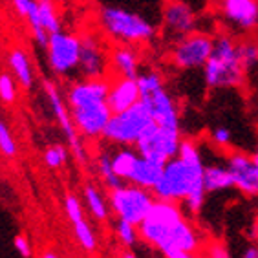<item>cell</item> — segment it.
<instances>
[{
	"label": "cell",
	"instance_id": "b9f144b4",
	"mask_svg": "<svg viewBox=\"0 0 258 258\" xmlns=\"http://www.w3.org/2000/svg\"><path fill=\"white\" fill-rule=\"evenodd\" d=\"M121 258H138V256H136L132 251H126V253H123V256H121Z\"/></svg>",
	"mask_w": 258,
	"mask_h": 258
},
{
	"label": "cell",
	"instance_id": "4fadbf2b",
	"mask_svg": "<svg viewBox=\"0 0 258 258\" xmlns=\"http://www.w3.org/2000/svg\"><path fill=\"white\" fill-rule=\"evenodd\" d=\"M200 28V15L187 0H165L161 8V31L165 39L176 40Z\"/></svg>",
	"mask_w": 258,
	"mask_h": 258
},
{
	"label": "cell",
	"instance_id": "4dcf8cb0",
	"mask_svg": "<svg viewBox=\"0 0 258 258\" xmlns=\"http://www.w3.org/2000/svg\"><path fill=\"white\" fill-rule=\"evenodd\" d=\"M44 163L46 167H50V169H60L62 165L68 161V150H66L64 145H51L48 149L44 150Z\"/></svg>",
	"mask_w": 258,
	"mask_h": 258
},
{
	"label": "cell",
	"instance_id": "74e56055",
	"mask_svg": "<svg viewBox=\"0 0 258 258\" xmlns=\"http://www.w3.org/2000/svg\"><path fill=\"white\" fill-rule=\"evenodd\" d=\"M10 2H11V6H13V10L17 11V15H19L20 19H26L31 0H10Z\"/></svg>",
	"mask_w": 258,
	"mask_h": 258
},
{
	"label": "cell",
	"instance_id": "ac0fdd59",
	"mask_svg": "<svg viewBox=\"0 0 258 258\" xmlns=\"http://www.w3.org/2000/svg\"><path fill=\"white\" fill-rule=\"evenodd\" d=\"M64 211L68 220L74 225V233L77 242L81 243V247L86 251H94L97 247V240L92 231V225L88 224V220L85 218V211H83V204L75 194H66L64 198Z\"/></svg>",
	"mask_w": 258,
	"mask_h": 258
},
{
	"label": "cell",
	"instance_id": "8fae6325",
	"mask_svg": "<svg viewBox=\"0 0 258 258\" xmlns=\"http://www.w3.org/2000/svg\"><path fill=\"white\" fill-rule=\"evenodd\" d=\"M42 90H44L46 99L50 103L51 114H53L55 121H57V124L60 126L62 134H64L66 143H68L70 150H72V156L77 159V163L85 165L86 159H88L86 147H85V143H83L81 134L77 132V128H75L72 114H70L68 103H66V99L62 97V92L59 90L57 83L51 79L42 81Z\"/></svg>",
	"mask_w": 258,
	"mask_h": 258
},
{
	"label": "cell",
	"instance_id": "d6986e66",
	"mask_svg": "<svg viewBox=\"0 0 258 258\" xmlns=\"http://www.w3.org/2000/svg\"><path fill=\"white\" fill-rule=\"evenodd\" d=\"M141 101V92H139L138 79L130 77H110L108 88V106L112 114L123 112V110L134 106Z\"/></svg>",
	"mask_w": 258,
	"mask_h": 258
},
{
	"label": "cell",
	"instance_id": "4316f807",
	"mask_svg": "<svg viewBox=\"0 0 258 258\" xmlns=\"http://www.w3.org/2000/svg\"><path fill=\"white\" fill-rule=\"evenodd\" d=\"M37 6H39L42 26H44V30L48 31V33H55V31L62 30L59 6L55 4L53 0H37Z\"/></svg>",
	"mask_w": 258,
	"mask_h": 258
},
{
	"label": "cell",
	"instance_id": "f35d334b",
	"mask_svg": "<svg viewBox=\"0 0 258 258\" xmlns=\"http://www.w3.org/2000/svg\"><path fill=\"white\" fill-rule=\"evenodd\" d=\"M240 258H258V245H247Z\"/></svg>",
	"mask_w": 258,
	"mask_h": 258
},
{
	"label": "cell",
	"instance_id": "30bf717a",
	"mask_svg": "<svg viewBox=\"0 0 258 258\" xmlns=\"http://www.w3.org/2000/svg\"><path fill=\"white\" fill-rule=\"evenodd\" d=\"M81 77H110V42L103 37L97 28H88L81 31Z\"/></svg>",
	"mask_w": 258,
	"mask_h": 258
},
{
	"label": "cell",
	"instance_id": "1f68e13d",
	"mask_svg": "<svg viewBox=\"0 0 258 258\" xmlns=\"http://www.w3.org/2000/svg\"><path fill=\"white\" fill-rule=\"evenodd\" d=\"M115 234H117V238L121 240V243L126 245V247L136 245V242H138V238H139L138 225L130 224V222H124V220H117V224H115Z\"/></svg>",
	"mask_w": 258,
	"mask_h": 258
},
{
	"label": "cell",
	"instance_id": "cb8c5ba5",
	"mask_svg": "<svg viewBox=\"0 0 258 258\" xmlns=\"http://www.w3.org/2000/svg\"><path fill=\"white\" fill-rule=\"evenodd\" d=\"M238 55L247 74L258 70V39L254 35L238 37Z\"/></svg>",
	"mask_w": 258,
	"mask_h": 258
},
{
	"label": "cell",
	"instance_id": "7c38bea8",
	"mask_svg": "<svg viewBox=\"0 0 258 258\" xmlns=\"http://www.w3.org/2000/svg\"><path fill=\"white\" fill-rule=\"evenodd\" d=\"M216 17L225 31L243 37L258 31V0H214Z\"/></svg>",
	"mask_w": 258,
	"mask_h": 258
},
{
	"label": "cell",
	"instance_id": "5bb4252c",
	"mask_svg": "<svg viewBox=\"0 0 258 258\" xmlns=\"http://www.w3.org/2000/svg\"><path fill=\"white\" fill-rule=\"evenodd\" d=\"M68 108L81 138H103L104 126H106L108 119L112 117V110L108 106V101H94V103L77 104V106H68Z\"/></svg>",
	"mask_w": 258,
	"mask_h": 258
},
{
	"label": "cell",
	"instance_id": "e575fe53",
	"mask_svg": "<svg viewBox=\"0 0 258 258\" xmlns=\"http://www.w3.org/2000/svg\"><path fill=\"white\" fill-rule=\"evenodd\" d=\"M13 245H15V249L20 253V256H24V258L31 256V245H30V242H28V238H26V236H22V234L15 236V240H13Z\"/></svg>",
	"mask_w": 258,
	"mask_h": 258
},
{
	"label": "cell",
	"instance_id": "5b68a950",
	"mask_svg": "<svg viewBox=\"0 0 258 258\" xmlns=\"http://www.w3.org/2000/svg\"><path fill=\"white\" fill-rule=\"evenodd\" d=\"M150 123H152V115L147 106L139 101L123 112L112 114L101 139L115 147H134Z\"/></svg>",
	"mask_w": 258,
	"mask_h": 258
},
{
	"label": "cell",
	"instance_id": "ba28073f",
	"mask_svg": "<svg viewBox=\"0 0 258 258\" xmlns=\"http://www.w3.org/2000/svg\"><path fill=\"white\" fill-rule=\"evenodd\" d=\"M46 62L51 74L57 77H70L79 72L81 57V39L75 31H55L50 33L44 46Z\"/></svg>",
	"mask_w": 258,
	"mask_h": 258
},
{
	"label": "cell",
	"instance_id": "7a4b0ae2",
	"mask_svg": "<svg viewBox=\"0 0 258 258\" xmlns=\"http://www.w3.org/2000/svg\"><path fill=\"white\" fill-rule=\"evenodd\" d=\"M204 81L211 90L242 88L247 79L238 55V37L229 31H220L214 35L213 51L202 68Z\"/></svg>",
	"mask_w": 258,
	"mask_h": 258
},
{
	"label": "cell",
	"instance_id": "52a82bcc",
	"mask_svg": "<svg viewBox=\"0 0 258 258\" xmlns=\"http://www.w3.org/2000/svg\"><path fill=\"white\" fill-rule=\"evenodd\" d=\"M156 202L152 190L138 187L134 183L124 181L123 185L108 190V205L117 214V218L139 225L149 214L150 207Z\"/></svg>",
	"mask_w": 258,
	"mask_h": 258
},
{
	"label": "cell",
	"instance_id": "836d02e7",
	"mask_svg": "<svg viewBox=\"0 0 258 258\" xmlns=\"http://www.w3.org/2000/svg\"><path fill=\"white\" fill-rule=\"evenodd\" d=\"M231 139H233L231 130L225 128V126H216V128L211 132V141H213L216 147H220V149H227L229 145H231Z\"/></svg>",
	"mask_w": 258,
	"mask_h": 258
},
{
	"label": "cell",
	"instance_id": "d6a6232c",
	"mask_svg": "<svg viewBox=\"0 0 258 258\" xmlns=\"http://www.w3.org/2000/svg\"><path fill=\"white\" fill-rule=\"evenodd\" d=\"M0 152L6 158H15L17 152H19V147H17V141L11 134L10 126L2 119H0Z\"/></svg>",
	"mask_w": 258,
	"mask_h": 258
},
{
	"label": "cell",
	"instance_id": "7bdbcfd3",
	"mask_svg": "<svg viewBox=\"0 0 258 258\" xmlns=\"http://www.w3.org/2000/svg\"><path fill=\"white\" fill-rule=\"evenodd\" d=\"M251 156H253V159L258 163V147H256V150H254V152H253V154H251Z\"/></svg>",
	"mask_w": 258,
	"mask_h": 258
},
{
	"label": "cell",
	"instance_id": "ee69618b",
	"mask_svg": "<svg viewBox=\"0 0 258 258\" xmlns=\"http://www.w3.org/2000/svg\"><path fill=\"white\" fill-rule=\"evenodd\" d=\"M256 240H258V229H256Z\"/></svg>",
	"mask_w": 258,
	"mask_h": 258
},
{
	"label": "cell",
	"instance_id": "60d3db41",
	"mask_svg": "<svg viewBox=\"0 0 258 258\" xmlns=\"http://www.w3.org/2000/svg\"><path fill=\"white\" fill-rule=\"evenodd\" d=\"M42 258H57V254L51 253V251H46V253L42 254Z\"/></svg>",
	"mask_w": 258,
	"mask_h": 258
},
{
	"label": "cell",
	"instance_id": "7402d4cb",
	"mask_svg": "<svg viewBox=\"0 0 258 258\" xmlns=\"http://www.w3.org/2000/svg\"><path fill=\"white\" fill-rule=\"evenodd\" d=\"M170 245L185 249V251H190V253H196L200 249V245H202V238H200L198 231L183 218L172 229V233H170V236H169V243H167L165 247H170Z\"/></svg>",
	"mask_w": 258,
	"mask_h": 258
},
{
	"label": "cell",
	"instance_id": "83f0119b",
	"mask_svg": "<svg viewBox=\"0 0 258 258\" xmlns=\"http://www.w3.org/2000/svg\"><path fill=\"white\" fill-rule=\"evenodd\" d=\"M97 170H99V176H101V179H103L104 187H106L108 190L115 189V187H119V185L124 183L123 179L114 172V167H112V156L106 154V152L99 154V158H97Z\"/></svg>",
	"mask_w": 258,
	"mask_h": 258
},
{
	"label": "cell",
	"instance_id": "9a60e30c",
	"mask_svg": "<svg viewBox=\"0 0 258 258\" xmlns=\"http://www.w3.org/2000/svg\"><path fill=\"white\" fill-rule=\"evenodd\" d=\"M141 103L147 106L154 123L179 130V108L165 85L141 95Z\"/></svg>",
	"mask_w": 258,
	"mask_h": 258
},
{
	"label": "cell",
	"instance_id": "9c48e42d",
	"mask_svg": "<svg viewBox=\"0 0 258 258\" xmlns=\"http://www.w3.org/2000/svg\"><path fill=\"white\" fill-rule=\"evenodd\" d=\"M179 143H181V130L161 126L152 121L149 128L143 132V136L139 138L138 143L134 145V149L138 150L141 158L165 165L178 156Z\"/></svg>",
	"mask_w": 258,
	"mask_h": 258
},
{
	"label": "cell",
	"instance_id": "d590c367",
	"mask_svg": "<svg viewBox=\"0 0 258 258\" xmlns=\"http://www.w3.org/2000/svg\"><path fill=\"white\" fill-rule=\"evenodd\" d=\"M161 253H163L165 258H194V253H190V251H185V249L174 247V245L161 249Z\"/></svg>",
	"mask_w": 258,
	"mask_h": 258
},
{
	"label": "cell",
	"instance_id": "2e32d148",
	"mask_svg": "<svg viewBox=\"0 0 258 258\" xmlns=\"http://www.w3.org/2000/svg\"><path fill=\"white\" fill-rule=\"evenodd\" d=\"M227 169L233 176L234 189L245 196H258V163L245 152H229Z\"/></svg>",
	"mask_w": 258,
	"mask_h": 258
},
{
	"label": "cell",
	"instance_id": "603a6c76",
	"mask_svg": "<svg viewBox=\"0 0 258 258\" xmlns=\"http://www.w3.org/2000/svg\"><path fill=\"white\" fill-rule=\"evenodd\" d=\"M204 187L207 192H220V190L234 189L233 176L229 172L227 165H205Z\"/></svg>",
	"mask_w": 258,
	"mask_h": 258
},
{
	"label": "cell",
	"instance_id": "ffe728a7",
	"mask_svg": "<svg viewBox=\"0 0 258 258\" xmlns=\"http://www.w3.org/2000/svg\"><path fill=\"white\" fill-rule=\"evenodd\" d=\"M8 66H10L11 75L17 79L20 88L24 92H30L35 85V72L28 51L20 46L11 48L10 53H8Z\"/></svg>",
	"mask_w": 258,
	"mask_h": 258
},
{
	"label": "cell",
	"instance_id": "277c9868",
	"mask_svg": "<svg viewBox=\"0 0 258 258\" xmlns=\"http://www.w3.org/2000/svg\"><path fill=\"white\" fill-rule=\"evenodd\" d=\"M181 207L176 202H167V200H158L152 204L149 214L138 225L139 238L147 242L156 249H161L169 243V236L172 229L183 220Z\"/></svg>",
	"mask_w": 258,
	"mask_h": 258
},
{
	"label": "cell",
	"instance_id": "8992f818",
	"mask_svg": "<svg viewBox=\"0 0 258 258\" xmlns=\"http://www.w3.org/2000/svg\"><path fill=\"white\" fill-rule=\"evenodd\" d=\"M214 35L205 30H194L176 40H170L169 62L176 70H202L213 51Z\"/></svg>",
	"mask_w": 258,
	"mask_h": 258
},
{
	"label": "cell",
	"instance_id": "f546056e",
	"mask_svg": "<svg viewBox=\"0 0 258 258\" xmlns=\"http://www.w3.org/2000/svg\"><path fill=\"white\" fill-rule=\"evenodd\" d=\"M138 85H139V92L141 95L149 94L152 90L159 88V86L165 85L163 75L159 74L158 70H141V74L138 75Z\"/></svg>",
	"mask_w": 258,
	"mask_h": 258
},
{
	"label": "cell",
	"instance_id": "44dd1931",
	"mask_svg": "<svg viewBox=\"0 0 258 258\" xmlns=\"http://www.w3.org/2000/svg\"><path fill=\"white\" fill-rule=\"evenodd\" d=\"M161 174H163V165L139 156V158L136 159L134 167H132V172H130L126 181L138 185V187H143V189L152 190L156 185H158Z\"/></svg>",
	"mask_w": 258,
	"mask_h": 258
},
{
	"label": "cell",
	"instance_id": "6da1fadb",
	"mask_svg": "<svg viewBox=\"0 0 258 258\" xmlns=\"http://www.w3.org/2000/svg\"><path fill=\"white\" fill-rule=\"evenodd\" d=\"M204 161H189L176 156L163 165V174L152 192L158 200L185 204L190 214L202 211L207 196L204 187Z\"/></svg>",
	"mask_w": 258,
	"mask_h": 258
},
{
	"label": "cell",
	"instance_id": "3957f363",
	"mask_svg": "<svg viewBox=\"0 0 258 258\" xmlns=\"http://www.w3.org/2000/svg\"><path fill=\"white\" fill-rule=\"evenodd\" d=\"M95 28L110 44L143 46L158 37V30L149 19L115 6H103L97 10Z\"/></svg>",
	"mask_w": 258,
	"mask_h": 258
},
{
	"label": "cell",
	"instance_id": "8d00e7d4",
	"mask_svg": "<svg viewBox=\"0 0 258 258\" xmlns=\"http://www.w3.org/2000/svg\"><path fill=\"white\" fill-rule=\"evenodd\" d=\"M209 258H231V253L224 243H213L209 249Z\"/></svg>",
	"mask_w": 258,
	"mask_h": 258
},
{
	"label": "cell",
	"instance_id": "f1b7e54d",
	"mask_svg": "<svg viewBox=\"0 0 258 258\" xmlns=\"http://www.w3.org/2000/svg\"><path fill=\"white\" fill-rule=\"evenodd\" d=\"M19 83L11 74H0V99L6 104H13L19 99Z\"/></svg>",
	"mask_w": 258,
	"mask_h": 258
},
{
	"label": "cell",
	"instance_id": "d4e9b609",
	"mask_svg": "<svg viewBox=\"0 0 258 258\" xmlns=\"http://www.w3.org/2000/svg\"><path fill=\"white\" fill-rule=\"evenodd\" d=\"M138 158H139V154L134 147H119V150H115L114 154H112V167H114V172L117 174L123 181H126Z\"/></svg>",
	"mask_w": 258,
	"mask_h": 258
},
{
	"label": "cell",
	"instance_id": "ab89813d",
	"mask_svg": "<svg viewBox=\"0 0 258 258\" xmlns=\"http://www.w3.org/2000/svg\"><path fill=\"white\" fill-rule=\"evenodd\" d=\"M53 2H55L57 6H68L70 2H72V0H53Z\"/></svg>",
	"mask_w": 258,
	"mask_h": 258
},
{
	"label": "cell",
	"instance_id": "484cf974",
	"mask_svg": "<svg viewBox=\"0 0 258 258\" xmlns=\"http://www.w3.org/2000/svg\"><path fill=\"white\" fill-rule=\"evenodd\" d=\"M85 202L88 211L92 213L95 220H106L108 218V200H104L101 190L95 185L88 183L85 187Z\"/></svg>",
	"mask_w": 258,
	"mask_h": 258
},
{
	"label": "cell",
	"instance_id": "e0dca14e",
	"mask_svg": "<svg viewBox=\"0 0 258 258\" xmlns=\"http://www.w3.org/2000/svg\"><path fill=\"white\" fill-rule=\"evenodd\" d=\"M143 57L139 46L110 44V77H130L138 79L141 74Z\"/></svg>",
	"mask_w": 258,
	"mask_h": 258
}]
</instances>
